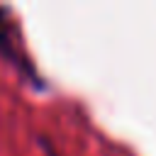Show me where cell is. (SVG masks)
<instances>
[{"instance_id":"1","label":"cell","mask_w":156,"mask_h":156,"mask_svg":"<svg viewBox=\"0 0 156 156\" xmlns=\"http://www.w3.org/2000/svg\"><path fill=\"white\" fill-rule=\"evenodd\" d=\"M12 37H15V27H12V22H10V12H7L5 7H0V58L10 61L15 68H20L22 73H27L37 85H41V83L37 80V71H34L32 63L24 61V56L17 51Z\"/></svg>"}]
</instances>
